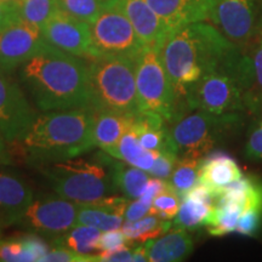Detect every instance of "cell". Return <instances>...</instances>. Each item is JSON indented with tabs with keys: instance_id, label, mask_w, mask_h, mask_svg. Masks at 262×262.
I'll list each match as a JSON object with an SVG mask.
<instances>
[{
	"instance_id": "6da1fadb",
	"label": "cell",
	"mask_w": 262,
	"mask_h": 262,
	"mask_svg": "<svg viewBox=\"0 0 262 262\" xmlns=\"http://www.w3.org/2000/svg\"><path fill=\"white\" fill-rule=\"evenodd\" d=\"M19 77L44 112L91 110L89 67L85 58L50 45L22 64Z\"/></svg>"
},
{
	"instance_id": "7a4b0ae2",
	"label": "cell",
	"mask_w": 262,
	"mask_h": 262,
	"mask_svg": "<svg viewBox=\"0 0 262 262\" xmlns=\"http://www.w3.org/2000/svg\"><path fill=\"white\" fill-rule=\"evenodd\" d=\"M238 49L209 22H193L170 33L160 58L183 106L189 90Z\"/></svg>"
},
{
	"instance_id": "3957f363",
	"label": "cell",
	"mask_w": 262,
	"mask_h": 262,
	"mask_svg": "<svg viewBox=\"0 0 262 262\" xmlns=\"http://www.w3.org/2000/svg\"><path fill=\"white\" fill-rule=\"evenodd\" d=\"M94 119L89 108L49 111L34 118L21 142L37 162L77 158L96 146Z\"/></svg>"
},
{
	"instance_id": "277c9868",
	"label": "cell",
	"mask_w": 262,
	"mask_h": 262,
	"mask_svg": "<svg viewBox=\"0 0 262 262\" xmlns=\"http://www.w3.org/2000/svg\"><path fill=\"white\" fill-rule=\"evenodd\" d=\"M187 110L212 114L253 111L260 103L255 93L250 61L238 49L220 66L205 74L185 97Z\"/></svg>"
},
{
	"instance_id": "5b68a950",
	"label": "cell",
	"mask_w": 262,
	"mask_h": 262,
	"mask_svg": "<svg viewBox=\"0 0 262 262\" xmlns=\"http://www.w3.org/2000/svg\"><path fill=\"white\" fill-rule=\"evenodd\" d=\"M90 108L94 112L140 113L135 62L124 55H102L88 60Z\"/></svg>"
},
{
	"instance_id": "8992f818",
	"label": "cell",
	"mask_w": 262,
	"mask_h": 262,
	"mask_svg": "<svg viewBox=\"0 0 262 262\" xmlns=\"http://www.w3.org/2000/svg\"><path fill=\"white\" fill-rule=\"evenodd\" d=\"M116 163L64 159L54 162L44 169L45 178L58 195L77 204L90 203L118 193L114 182Z\"/></svg>"
},
{
	"instance_id": "52a82bcc",
	"label": "cell",
	"mask_w": 262,
	"mask_h": 262,
	"mask_svg": "<svg viewBox=\"0 0 262 262\" xmlns=\"http://www.w3.org/2000/svg\"><path fill=\"white\" fill-rule=\"evenodd\" d=\"M241 122L238 113L212 114L185 108L169 129L180 158H203L237 130Z\"/></svg>"
},
{
	"instance_id": "ba28073f",
	"label": "cell",
	"mask_w": 262,
	"mask_h": 262,
	"mask_svg": "<svg viewBox=\"0 0 262 262\" xmlns=\"http://www.w3.org/2000/svg\"><path fill=\"white\" fill-rule=\"evenodd\" d=\"M134 62L140 111L159 114L170 124L185 106L173 91L160 58V50L143 47L134 57Z\"/></svg>"
},
{
	"instance_id": "9c48e42d",
	"label": "cell",
	"mask_w": 262,
	"mask_h": 262,
	"mask_svg": "<svg viewBox=\"0 0 262 262\" xmlns=\"http://www.w3.org/2000/svg\"><path fill=\"white\" fill-rule=\"evenodd\" d=\"M206 22L244 49L262 25V0H214Z\"/></svg>"
},
{
	"instance_id": "30bf717a",
	"label": "cell",
	"mask_w": 262,
	"mask_h": 262,
	"mask_svg": "<svg viewBox=\"0 0 262 262\" xmlns=\"http://www.w3.org/2000/svg\"><path fill=\"white\" fill-rule=\"evenodd\" d=\"M90 27L95 49L100 56L124 55L134 58L143 48L120 0L110 3Z\"/></svg>"
},
{
	"instance_id": "8fae6325",
	"label": "cell",
	"mask_w": 262,
	"mask_h": 262,
	"mask_svg": "<svg viewBox=\"0 0 262 262\" xmlns=\"http://www.w3.org/2000/svg\"><path fill=\"white\" fill-rule=\"evenodd\" d=\"M78 205L56 194H44L33 199L18 222L29 231L47 235H61L77 226Z\"/></svg>"
},
{
	"instance_id": "7c38bea8",
	"label": "cell",
	"mask_w": 262,
	"mask_h": 262,
	"mask_svg": "<svg viewBox=\"0 0 262 262\" xmlns=\"http://www.w3.org/2000/svg\"><path fill=\"white\" fill-rule=\"evenodd\" d=\"M49 44L73 56L93 60L100 56L95 49L89 24L58 11L40 27Z\"/></svg>"
},
{
	"instance_id": "4fadbf2b",
	"label": "cell",
	"mask_w": 262,
	"mask_h": 262,
	"mask_svg": "<svg viewBox=\"0 0 262 262\" xmlns=\"http://www.w3.org/2000/svg\"><path fill=\"white\" fill-rule=\"evenodd\" d=\"M48 47L40 27L24 19L0 29V71H14Z\"/></svg>"
},
{
	"instance_id": "5bb4252c",
	"label": "cell",
	"mask_w": 262,
	"mask_h": 262,
	"mask_svg": "<svg viewBox=\"0 0 262 262\" xmlns=\"http://www.w3.org/2000/svg\"><path fill=\"white\" fill-rule=\"evenodd\" d=\"M35 117L18 85L0 71V134L6 142L24 139Z\"/></svg>"
},
{
	"instance_id": "9a60e30c",
	"label": "cell",
	"mask_w": 262,
	"mask_h": 262,
	"mask_svg": "<svg viewBox=\"0 0 262 262\" xmlns=\"http://www.w3.org/2000/svg\"><path fill=\"white\" fill-rule=\"evenodd\" d=\"M142 47L162 49L170 31L146 0H120Z\"/></svg>"
},
{
	"instance_id": "2e32d148",
	"label": "cell",
	"mask_w": 262,
	"mask_h": 262,
	"mask_svg": "<svg viewBox=\"0 0 262 262\" xmlns=\"http://www.w3.org/2000/svg\"><path fill=\"white\" fill-rule=\"evenodd\" d=\"M129 201L124 195L114 194L95 202L77 204V225L93 226L102 232L120 228L125 220L124 214Z\"/></svg>"
},
{
	"instance_id": "e0dca14e",
	"label": "cell",
	"mask_w": 262,
	"mask_h": 262,
	"mask_svg": "<svg viewBox=\"0 0 262 262\" xmlns=\"http://www.w3.org/2000/svg\"><path fill=\"white\" fill-rule=\"evenodd\" d=\"M33 199V191L24 180L0 172V228L21 220Z\"/></svg>"
},
{
	"instance_id": "ac0fdd59",
	"label": "cell",
	"mask_w": 262,
	"mask_h": 262,
	"mask_svg": "<svg viewBox=\"0 0 262 262\" xmlns=\"http://www.w3.org/2000/svg\"><path fill=\"white\" fill-rule=\"evenodd\" d=\"M170 33L193 22H206L214 0H146Z\"/></svg>"
},
{
	"instance_id": "d6986e66",
	"label": "cell",
	"mask_w": 262,
	"mask_h": 262,
	"mask_svg": "<svg viewBox=\"0 0 262 262\" xmlns=\"http://www.w3.org/2000/svg\"><path fill=\"white\" fill-rule=\"evenodd\" d=\"M148 261L179 262L186 260L193 251V241L187 229L173 228L158 239L145 242Z\"/></svg>"
},
{
	"instance_id": "ffe728a7",
	"label": "cell",
	"mask_w": 262,
	"mask_h": 262,
	"mask_svg": "<svg viewBox=\"0 0 262 262\" xmlns=\"http://www.w3.org/2000/svg\"><path fill=\"white\" fill-rule=\"evenodd\" d=\"M136 116V114H135ZM135 116L112 112H95L94 140L95 145L103 152L118 159V146L124 133L129 129Z\"/></svg>"
},
{
	"instance_id": "44dd1931",
	"label": "cell",
	"mask_w": 262,
	"mask_h": 262,
	"mask_svg": "<svg viewBox=\"0 0 262 262\" xmlns=\"http://www.w3.org/2000/svg\"><path fill=\"white\" fill-rule=\"evenodd\" d=\"M241 178H243V175L238 164L224 152L210 153L199 164L198 182L210 187L216 194V199L225 186Z\"/></svg>"
},
{
	"instance_id": "7402d4cb",
	"label": "cell",
	"mask_w": 262,
	"mask_h": 262,
	"mask_svg": "<svg viewBox=\"0 0 262 262\" xmlns=\"http://www.w3.org/2000/svg\"><path fill=\"white\" fill-rule=\"evenodd\" d=\"M48 245L37 237H25L0 242V261L33 262L42 261Z\"/></svg>"
},
{
	"instance_id": "603a6c76",
	"label": "cell",
	"mask_w": 262,
	"mask_h": 262,
	"mask_svg": "<svg viewBox=\"0 0 262 262\" xmlns=\"http://www.w3.org/2000/svg\"><path fill=\"white\" fill-rule=\"evenodd\" d=\"M102 231L93 226L77 225L54 241V247L70 249L79 254H91L97 250L98 239Z\"/></svg>"
},
{
	"instance_id": "cb8c5ba5",
	"label": "cell",
	"mask_w": 262,
	"mask_h": 262,
	"mask_svg": "<svg viewBox=\"0 0 262 262\" xmlns=\"http://www.w3.org/2000/svg\"><path fill=\"white\" fill-rule=\"evenodd\" d=\"M171 227L170 220H164L155 214H147L136 221H125L120 228L129 241L146 242L158 238Z\"/></svg>"
},
{
	"instance_id": "d4e9b609",
	"label": "cell",
	"mask_w": 262,
	"mask_h": 262,
	"mask_svg": "<svg viewBox=\"0 0 262 262\" xmlns=\"http://www.w3.org/2000/svg\"><path fill=\"white\" fill-rule=\"evenodd\" d=\"M150 175L145 170L136 166H125L124 164L116 163L114 169V182L118 192L127 199H137L145 192Z\"/></svg>"
},
{
	"instance_id": "484cf974",
	"label": "cell",
	"mask_w": 262,
	"mask_h": 262,
	"mask_svg": "<svg viewBox=\"0 0 262 262\" xmlns=\"http://www.w3.org/2000/svg\"><path fill=\"white\" fill-rule=\"evenodd\" d=\"M214 208L215 206H210L203 202L183 196L173 224L176 227L188 229V231L205 227Z\"/></svg>"
},
{
	"instance_id": "4316f807",
	"label": "cell",
	"mask_w": 262,
	"mask_h": 262,
	"mask_svg": "<svg viewBox=\"0 0 262 262\" xmlns=\"http://www.w3.org/2000/svg\"><path fill=\"white\" fill-rule=\"evenodd\" d=\"M21 18L28 24L41 27L45 22L61 11L57 0H16Z\"/></svg>"
},
{
	"instance_id": "83f0119b",
	"label": "cell",
	"mask_w": 262,
	"mask_h": 262,
	"mask_svg": "<svg viewBox=\"0 0 262 262\" xmlns=\"http://www.w3.org/2000/svg\"><path fill=\"white\" fill-rule=\"evenodd\" d=\"M242 212H243V209H241L239 206H215L205 226L209 234L214 235V237H222V235L235 231L238 219Z\"/></svg>"
},
{
	"instance_id": "f1b7e54d",
	"label": "cell",
	"mask_w": 262,
	"mask_h": 262,
	"mask_svg": "<svg viewBox=\"0 0 262 262\" xmlns=\"http://www.w3.org/2000/svg\"><path fill=\"white\" fill-rule=\"evenodd\" d=\"M202 158H191V157H183L176 163L173 171L170 176V183L176 189L180 196L192 188L198 182V170Z\"/></svg>"
},
{
	"instance_id": "f546056e",
	"label": "cell",
	"mask_w": 262,
	"mask_h": 262,
	"mask_svg": "<svg viewBox=\"0 0 262 262\" xmlns=\"http://www.w3.org/2000/svg\"><path fill=\"white\" fill-rule=\"evenodd\" d=\"M57 3L61 11L89 25L93 24L110 4L106 0H57Z\"/></svg>"
},
{
	"instance_id": "4dcf8cb0",
	"label": "cell",
	"mask_w": 262,
	"mask_h": 262,
	"mask_svg": "<svg viewBox=\"0 0 262 262\" xmlns=\"http://www.w3.org/2000/svg\"><path fill=\"white\" fill-rule=\"evenodd\" d=\"M181 204V196L172 185L166 180L165 186L153 199L148 214H155L164 220H172L178 215Z\"/></svg>"
},
{
	"instance_id": "1f68e13d",
	"label": "cell",
	"mask_w": 262,
	"mask_h": 262,
	"mask_svg": "<svg viewBox=\"0 0 262 262\" xmlns=\"http://www.w3.org/2000/svg\"><path fill=\"white\" fill-rule=\"evenodd\" d=\"M145 152L146 148H143L140 143L139 133H137L135 118H134L129 129L124 133L122 139H120L119 146H118V160H124L129 165L136 166Z\"/></svg>"
},
{
	"instance_id": "d6a6232c",
	"label": "cell",
	"mask_w": 262,
	"mask_h": 262,
	"mask_svg": "<svg viewBox=\"0 0 262 262\" xmlns=\"http://www.w3.org/2000/svg\"><path fill=\"white\" fill-rule=\"evenodd\" d=\"M250 61L253 70L255 93L261 102L262 98V25L244 49H242Z\"/></svg>"
},
{
	"instance_id": "836d02e7",
	"label": "cell",
	"mask_w": 262,
	"mask_h": 262,
	"mask_svg": "<svg viewBox=\"0 0 262 262\" xmlns=\"http://www.w3.org/2000/svg\"><path fill=\"white\" fill-rule=\"evenodd\" d=\"M179 159V155L176 152H172V150H159V156L157 157L156 162L148 173L153 178L169 180Z\"/></svg>"
},
{
	"instance_id": "e575fe53",
	"label": "cell",
	"mask_w": 262,
	"mask_h": 262,
	"mask_svg": "<svg viewBox=\"0 0 262 262\" xmlns=\"http://www.w3.org/2000/svg\"><path fill=\"white\" fill-rule=\"evenodd\" d=\"M42 261L48 262H93L96 261V255L79 254L70 249L62 247H54L49 249L42 257Z\"/></svg>"
},
{
	"instance_id": "d590c367",
	"label": "cell",
	"mask_w": 262,
	"mask_h": 262,
	"mask_svg": "<svg viewBox=\"0 0 262 262\" xmlns=\"http://www.w3.org/2000/svg\"><path fill=\"white\" fill-rule=\"evenodd\" d=\"M262 224V211L248 209L242 212L238 219L235 231L238 233L247 235V237H255L260 231Z\"/></svg>"
},
{
	"instance_id": "8d00e7d4",
	"label": "cell",
	"mask_w": 262,
	"mask_h": 262,
	"mask_svg": "<svg viewBox=\"0 0 262 262\" xmlns=\"http://www.w3.org/2000/svg\"><path fill=\"white\" fill-rule=\"evenodd\" d=\"M127 242H130L122 228L110 229L101 233V237L98 239L97 250H111L123 245H126Z\"/></svg>"
},
{
	"instance_id": "74e56055",
	"label": "cell",
	"mask_w": 262,
	"mask_h": 262,
	"mask_svg": "<svg viewBox=\"0 0 262 262\" xmlns=\"http://www.w3.org/2000/svg\"><path fill=\"white\" fill-rule=\"evenodd\" d=\"M133 250L127 245L111 249V250H101L96 254V261L102 262H130L133 261Z\"/></svg>"
},
{
	"instance_id": "f35d334b",
	"label": "cell",
	"mask_w": 262,
	"mask_h": 262,
	"mask_svg": "<svg viewBox=\"0 0 262 262\" xmlns=\"http://www.w3.org/2000/svg\"><path fill=\"white\" fill-rule=\"evenodd\" d=\"M17 2L0 0V29L21 21Z\"/></svg>"
},
{
	"instance_id": "ab89813d",
	"label": "cell",
	"mask_w": 262,
	"mask_h": 262,
	"mask_svg": "<svg viewBox=\"0 0 262 262\" xmlns=\"http://www.w3.org/2000/svg\"><path fill=\"white\" fill-rule=\"evenodd\" d=\"M183 196H187V198L203 202L210 206H215L216 204V194L214 191L202 182H196L192 188H189L188 191L182 195V198Z\"/></svg>"
},
{
	"instance_id": "60d3db41",
	"label": "cell",
	"mask_w": 262,
	"mask_h": 262,
	"mask_svg": "<svg viewBox=\"0 0 262 262\" xmlns=\"http://www.w3.org/2000/svg\"><path fill=\"white\" fill-rule=\"evenodd\" d=\"M245 156L251 160H262V126L249 136L245 146Z\"/></svg>"
},
{
	"instance_id": "b9f144b4",
	"label": "cell",
	"mask_w": 262,
	"mask_h": 262,
	"mask_svg": "<svg viewBox=\"0 0 262 262\" xmlns=\"http://www.w3.org/2000/svg\"><path fill=\"white\" fill-rule=\"evenodd\" d=\"M149 210L150 204H147L146 202L141 201L140 198L134 202L129 201L125 209V214H124V219H125V221H136L148 214Z\"/></svg>"
},
{
	"instance_id": "7bdbcfd3",
	"label": "cell",
	"mask_w": 262,
	"mask_h": 262,
	"mask_svg": "<svg viewBox=\"0 0 262 262\" xmlns=\"http://www.w3.org/2000/svg\"><path fill=\"white\" fill-rule=\"evenodd\" d=\"M165 182H166V180L157 179V178H153V176H150L148 180V183H147V186L145 188V192H143L142 195L140 196L141 201L146 202L147 204L152 205L153 199H155L157 194H158V193L164 188Z\"/></svg>"
},
{
	"instance_id": "ee69618b",
	"label": "cell",
	"mask_w": 262,
	"mask_h": 262,
	"mask_svg": "<svg viewBox=\"0 0 262 262\" xmlns=\"http://www.w3.org/2000/svg\"><path fill=\"white\" fill-rule=\"evenodd\" d=\"M133 261L136 262H143L148 261V254H147V248L145 242L143 244L137 245L133 250Z\"/></svg>"
},
{
	"instance_id": "f6af8a7d",
	"label": "cell",
	"mask_w": 262,
	"mask_h": 262,
	"mask_svg": "<svg viewBox=\"0 0 262 262\" xmlns=\"http://www.w3.org/2000/svg\"><path fill=\"white\" fill-rule=\"evenodd\" d=\"M5 139L3 137L2 134H0V164H6L10 162L9 159V155L6 152V147H5Z\"/></svg>"
},
{
	"instance_id": "bcb514c9",
	"label": "cell",
	"mask_w": 262,
	"mask_h": 262,
	"mask_svg": "<svg viewBox=\"0 0 262 262\" xmlns=\"http://www.w3.org/2000/svg\"><path fill=\"white\" fill-rule=\"evenodd\" d=\"M106 2H108V3H111V2H116V0H106Z\"/></svg>"
},
{
	"instance_id": "7dc6e473",
	"label": "cell",
	"mask_w": 262,
	"mask_h": 262,
	"mask_svg": "<svg viewBox=\"0 0 262 262\" xmlns=\"http://www.w3.org/2000/svg\"><path fill=\"white\" fill-rule=\"evenodd\" d=\"M8 2H16V0H8Z\"/></svg>"
}]
</instances>
